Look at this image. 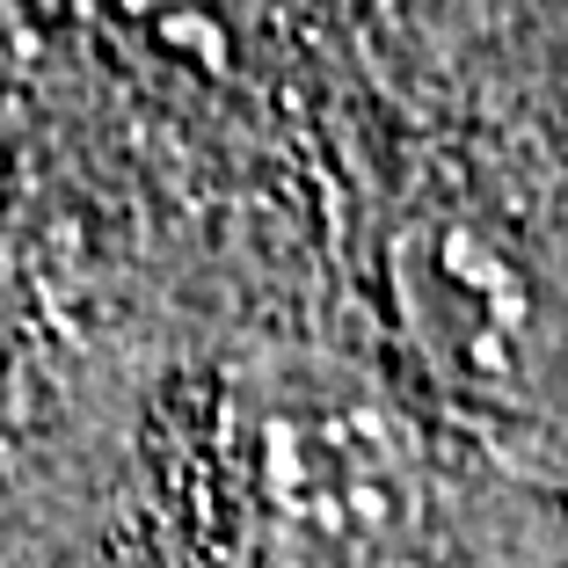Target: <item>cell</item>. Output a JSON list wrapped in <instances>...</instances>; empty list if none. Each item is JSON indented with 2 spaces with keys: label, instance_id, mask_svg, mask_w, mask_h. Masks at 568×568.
Returning a JSON list of instances; mask_svg holds the SVG:
<instances>
[{
  "label": "cell",
  "instance_id": "obj_1",
  "mask_svg": "<svg viewBox=\"0 0 568 568\" xmlns=\"http://www.w3.org/2000/svg\"><path fill=\"white\" fill-rule=\"evenodd\" d=\"M416 452L365 402H270L248 437V532L270 568H402Z\"/></svg>",
  "mask_w": 568,
  "mask_h": 568
}]
</instances>
